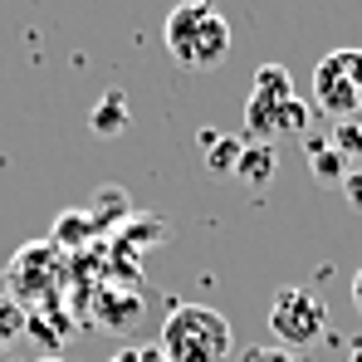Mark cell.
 <instances>
[{"instance_id":"14","label":"cell","mask_w":362,"mask_h":362,"mask_svg":"<svg viewBox=\"0 0 362 362\" xmlns=\"http://www.w3.org/2000/svg\"><path fill=\"white\" fill-rule=\"evenodd\" d=\"M88 230H93V221H83V211H69L59 226H54V240L49 245H54V250H59V245H74V240H83Z\"/></svg>"},{"instance_id":"3","label":"cell","mask_w":362,"mask_h":362,"mask_svg":"<svg viewBox=\"0 0 362 362\" xmlns=\"http://www.w3.org/2000/svg\"><path fill=\"white\" fill-rule=\"evenodd\" d=\"M269 333L289 353L313 348L318 338H328V303L318 299V294H308V289H299V284L279 289L274 303H269Z\"/></svg>"},{"instance_id":"1","label":"cell","mask_w":362,"mask_h":362,"mask_svg":"<svg viewBox=\"0 0 362 362\" xmlns=\"http://www.w3.org/2000/svg\"><path fill=\"white\" fill-rule=\"evenodd\" d=\"M162 40H167V54L186 74H211L230 54V25H226V15L211 0H181V5H172L167 25H162Z\"/></svg>"},{"instance_id":"2","label":"cell","mask_w":362,"mask_h":362,"mask_svg":"<svg viewBox=\"0 0 362 362\" xmlns=\"http://www.w3.org/2000/svg\"><path fill=\"white\" fill-rule=\"evenodd\" d=\"M162 353L172 362H230L235 353L230 318L206 303H172L162 323Z\"/></svg>"},{"instance_id":"13","label":"cell","mask_w":362,"mask_h":362,"mask_svg":"<svg viewBox=\"0 0 362 362\" xmlns=\"http://www.w3.org/2000/svg\"><path fill=\"white\" fill-rule=\"evenodd\" d=\"M308 167H313V181H318V186H333V181L343 186V177H348V162H343L333 147H323L318 157H308Z\"/></svg>"},{"instance_id":"21","label":"cell","mask_w":362,"mask_h":362,"mask_svg":"<svg viewBox=\"0 0 362 362\" xmlns=\"http://www.w3.org/2000/svg\"><path fill=\"white\" fill-rule=\"evenodd\" d=\"M353 303H358V308H362V269H358V274H353Z\"/></svg>"},{"instance_id":"24","label":"cell","mask_w":362,"mask_h":362,"mask_svg":"<svg viewBox=\"0 0 362 362\" xmlns=\"http://www.w3.org/2000/svg\"><path fill=\"white\" fill-rule=\"evenodd\" d=\"M40 362H69V358H59V353H54V358H40Z\"/></svg>"},{"instance_id":"18","label":"cell","mask_w":362,"mask_h":362,"mask_svg":"<svg viewBox=\"0 0 362 362\" xmlns=\"http://www.w3.org/2000/svg\"><path fill=\"white\" fill-rule=\"evenodd\" d=\"M338 59H343V69H348V78H353V88L362 98V49H338Z\"/></svg>"},{"instance_id":"22","label":"cell","mask_w":362,"mask_h":362,"mask_svg":"<svg viewBox=\"0 0 362 362\" xmlns=\"http://www.w3.org/2000/svg\"><path fill=\"white\" fill-rule=\"evenodd\" d=\"M113 362H137V348H122V353H118Z\"/></svg>"},{"instance_id":"11","label":"cell","mask_w":362,"mask_h":362,"mask_svg":"<svg viewBox=\"0 0 362 362\" xmlns=\"http://www.w3.org/2000/svg\"><path fill=\"white\" fill-rule=\"evenodd\" d=\"M240 152H245L240 137H216V142L206 147V167H211V177H235Z\"/></svg>"},{"instance_id":"8","label":"cell","mask_w":362,"mask_h":362,"mask_svg":"<svg viewBox=\"0 0 362 362\" xmlns=\"http://www.w3.org/2000/svg\"><path fill=\"white\" fill-rule=\"evenodd\" d=\"M328 147H333L348 167H358V162H362V113L333 122V127H328Z\"/></svg>"},{"instance_id":"20","label":"cell","mask_w":362,"mask_h":362,"mask_svg":"<svg viewBox=\"0 0 362 362\" xmlns=\"http://www.w3.org/2000/svg\"><path fill=\"white\" fill-rule=\"evenodd\" d=\"M137 362H172L162 353V343H152V348H137Z\"/></svg>"},{"instance_id":"9","label":"cell","mask_w":362,"mask_h":362,"mask_svg":"<svg viewBox=\"0 0 362 362\" xmlns=\"http://www.w3.org/2000/svg\"><path fill=\"white\" fill-rule=\"evenodd\" d=\"M25 338H35L45 348V358H54L59 343L69 338V323L64 318H49V313H25Z\"/></svg>"},{"instance_id":"6","label":"cell","mask_w":362,"mask_h":362,"mask_svg":"<svg viewBox=\"0 0 362 362\" xmlns=\"http://www.w3.org/2000/svg\"><path fill=\"white\" fill-rule=\"evenodd\" d=\"M88 127H93L98 137H118V132H127V127H132V108H127V98H122L118 88H108V93L93 103Z\"/></svg>"},{"instance_id":"15","label":"cell","mask_w":362,"mask_h":362,"mask_svg":"<svg viewBox=\"0 0 362 362\" xmlns=\"http://www.w3.org/2000/svg\"><path fill=\"white\" fill-rule=\"evenodd\" d=\"M308 122H313V108L303 98H289L279 108V132H308Z\"/></svg>"},{"instance_id":"12","label":"cell","mask_w":362,"mask_h":362,"mask_svg":"<svg viewBox=\"0 0 362 362\" xmlns=\"http://www.w3.org/2000/svg\"><path fill=\"white\" fill-rule=\"evenodd\" d=\"M20 338H25V308L10 299V294H0V353L15 348Z\"/></svg>"},{"instance_id":"17","label":"cell","mask_w":362,"mask_h":362,"mask_svg":"<svg viewBox=\"0 0 362 362\" xmlns=\"http://www.w3.org/2000/svg\"><path fill=\"white\" fill-rule=\"evenodd\" d=\"M343 201L362 211V167H348V177H343Z\"/></svg>"},{"instance_id":"23","label":"cell","mask_w":362,"mask_h":362,"mask_svg":"<svg viewBox=\"0 0 362 362\" xmlns=\"http://www.w3.org/2000/svg\"><path fill=\"white\" fill-rule=\"evenodd\" d=\"M353 362H362V343H358V348H353Z\"/></svg>"},{"instance_id":"10","label":"cell","mask_w":362,"mask_h":362,"mask_svg":"<svg viewBox=\"0 0 362 362\" xmlns=\"http://www.w3.org/2000/svg\"><path fill=\"white\" fill-rule=\"evenodd\" d=\"M250 93H259V98H279V103H284V98H294V74H289L284 64H259Z\"/></svg>"},{"instance_id":"4","label":"cell","mask_w":362,"mask_h":362,"mask_svg":"<svg viewBox=\"0 0 362 362\" xmlns=\"http://www.w3.org/2000/svg\"><path fill=\"white\" fill-rule=\"evenodd\" d=\"M5 284H10V299L20 308L35 299H49V289H54V245H25L10 259Z\"/></svg>"},{"instance_id":"19","label":"cell","mask_w":362,"mask_h":362,"mask_svg":"<svg viewBox=\"0 0 362 362\" xmlns=\"http://www.w3.org/2000/svg\"><path fill=\"white\" fill-rule=\"evenodd\" d=\"M323 147H328V132H308V137H303V152H308V157H318Z\"/></svg>"},{"instance_id":"16","label":"cell","mask_w":362,"mask_h":362,"mask_svg":"<svg viewBox=\"0 0 362 362\" xmlns=\"http://www.w3.org/2000/svg\"><path fill=\"white\" fill-rule=\"evenodd\" d=\"M235 362H299V353H289V348L269 343V348H245Z\"/></svg>"},{"instance_id":"5","label":"cell","mask_w":362,"mask_h":362,"mask_svg":"<svg viewBox=\"0 0 362 362\" xmlns=\"http://www.w3.org/2000/svg\"><path fill=\"white\" fill-rule=\"evenodd\" d=\"M313 103H318V113H328L333 122L362 113V98H358V88H353V78H348V69H343V59H338V49L328 59L313 64Z\"/></svg>"},{"instance_id":"7","label":"cell","mask_w":362,"mask_h":362,"mask_svg":"<svg viewBox=\"0 0 362 362\" xmlns=\"http://www.w3.org/2000/svg\"><path fill=\"white\" fill-rule=\"evenodd\" d=\"M274 162H279L274 142H245V152H240V167H235V177H245L250 186H264V181L274 177Z\"/></svg>"}]
</instances>
